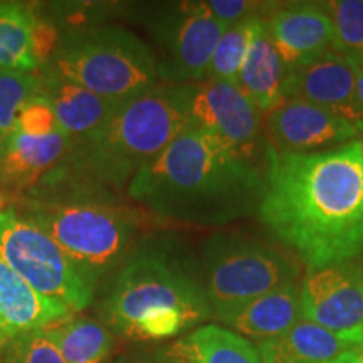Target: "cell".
<instances>
[{
  "instance_id": "obj_1",
  "label": "cell",
  "mask_w": 363,
  "mask_h": 363,
  "mask_svg": "<svg viewBox=\"0 0 363 363\" xmlns=\"http://www.w3.org/2000/svg\"><path fill=\"white\" fill-rule=\"evenodd\" d=\"M267 169L257 211L271 238L306 271L363 254L362 140L321 152H284L264 143Z\"/></svg>"
},
{
  "instance_id": "obj_2",
  "label": "cell",
  "mask_w": 363,
  "mask_h": 363,
  "mask_svg": "<svg viewBox=\"0 0 363 363\" xmlns=\"http://www.w3.org/2000/svg\"><path fill=\"white\" fill-rule=\"evenodd\" d=\"M266 180L254 160L190 123L128 184V195L180 224L222 227L257 216Z\"/></svg>"
},
{
  "instance_id": "obj_3",
  "label": "cell",
  "mask_w": 363,
  "mask_h": 363,
  "mask_svg": "<svg viewBox=\"0 0 363 363\" xmlns=\"http://www.w3.org/2000/svg\"><path fill=\"white\" fill-rule=\"evenodd\" d=\"M103 308L111 328L136 342L172 338L214 316L201 276L163 242L125 262Z\"/></svg>"
},
{
  "instance_id": "obj_4",
  "label": "cell",
  "mask_w": 363,
  "mask_h": 363,
  "mask_svg": "<svg viewBox=\"0 0 363 363\" xmlns=\"http://www.w3.org/2000/svg\"><path fill=\"white\" fill-rule=\"evenodd\" d=\"M194 84H158L121 103L110 120L79 140V162L98 180L123 185L192 123Z\"/></svg>"
},
{
  "instance_id": "obj_5",
  "label": "cell",
  "mask_w": 363,
  "mask_h": 363,
  "mask_svg": "<svg viewBox=\"0 0 363 363\" xmlns=\"http://www.w3.org/2000/svg\"><path fill=\"white\" fill-rule=\"evenodd\" d=\"M54 76L99 96L125 103L158 86L157 56L123 27H98L67 34L51 59Z\"/></svg>"
},
{
  "instance_id": "obj_6",
  "label": "cell",
  "mask_w": 363,
  "mask_h": 363,
  "mask_svg": "<svg viewBox=\"0 0 363 363\" xmlns=\"http://www.w3.org/2000/svg\"><path fill=\"white\" fill-rule=\"evenodd\" d=\"M299 274L291 252L252 234L222 230L203 242L201 278L216 318L281 286L299 283Z\"/></svg>"
},
{
  "instance_id": "obj_7",
  "label": "cell",
  "mask_w": 363,
  "mask_h": 363,
  "mask_svg": "<svg viewBox=\"0 0 363 363\" xmlns=\"http://www.w3.org/2000/svg\"><path fill=\"white\" fill-rule=\"evenodd\" d=\"M26 217L51 235L91 289L121 261L135 230L123 211L99 203H34Z\"/></svg>"
},
{
  "instance_id": "obj_8",
  "label": "cell",
  "mask_w": 363,
  "mask_h": 363,
  "mask_svg": "<svg viewBox=\"0 0 363 363\" xmlns=\"http://www.w3.org/2000/svg\"><path fill=\"white\" fill-rule=\"evenodd\" d=\"M0 257L30 288L71 311L84 310L93 299V289L51 235L12 207L0 211Z\"/></svg>"
},
{
  "instance_id": "obj_9",
  "label": "cell",
  "mask_w": 363,
  "mask_h": 363,
  "mask_svg": "<svg viewBox=\"0 0 363 363\" xmlns=\"http://www.w3.org/2000/svg\"><path fill=\"white\" fill-rule=\"evenodd\" d=\"M147 26L158 49L157 69L163 83L197 84L207 79L225 27L207 12L203 2L162 6Z\"/></svg>"
},
{
  "instance_id": "obj_10",
  "label": "cell",
  "mask_w": 363,
  "mask_h": 363,
  "mask_svg": "<svg viewBox=\"0 0 363 363\" xmlns=\"http://www.w3.org/2000/svg\"><path fill=\"white\" fill-rule=\"evenodd\" d=\"M303 318L363 350V257L306 271L301 281Z\"/></svg>"
},
{
  "instance_id": "obj_11",
  "label": "cell",
  "mask_w": 363,
  "mask_h": 363,
  "mask_svg": "<svg viewBox=\"0 0 363 363\" xmlns=\"http://www.w3.org/2000/svg\"><path fill=\"white\" fill-rule=\"evenodd\" d=\"M192 123L254 160L262 138V113L238 83L207 78L194 84Z\"/></svg>"
},
{
  "instance_id": "obj_12",
  "label": "cell",
  "mask_w": 363,
  "mask_h": 363,
  "mask_svg": "<svg viewBox=\"0 0 363 363\" xmlns=\"http://www.w3.org/2000/svg\"><path fill=\"white\" fill-rule=\"evenodd\" d=\"M283 96L333 111L363 133V111L357 101L355 66L338 51L325 52L306 65L286 71Z\"/></svg>"
},
{
  "instance_id": "obj_13",
  "label": "cell",
  "mask_w": 363,
  "mask_h": 363,
  "mask_svg": "<svg viewBox=\"0 0 363 363\" xmlns=\"http://www.w3.org/2000/svg\"><path fill=\"white\" fill-rule=\"evenodd\" d=\"M271 145L284 152L310 153L342 147L362 133L345 118L316 104L284 99L267 113Z\"/></svg>"
},
{
  "instance_id": "obj_14",
  "label": "cell",
  "mask_w": 363,
  "mask_h": 363,
  "mask_svg": "<svg viewBox=\"0 0 363 363\" xmlns=\"http://www.w3.org/2000/svg\"><path fill=\"white\" fill-rule=\"evenodd\" d=\"M264 19L286 71L338 51L333 26L320 2L272 4Z\"/></svg>"
},
{
  "instance_id": "obj_15",
  "label": "cell",
  "mask_w": 363,
  "mask_h": 363,
  "mask_svg": "<svg viewBox=\"0 0 363 363\" xmlns=\"http://www.w3.org/2000/svg\"><path fill=\"white\" fill-rule=\"evenodd\" d=\"M69 315V308L39 294L0 257V331L4 340L52 328Z\"/></svg>"
},
{
  "instance_id": "obj_16",
  "label": "cell",
  "mask_w": 363,
  "mask_h": 363,
  "mask_svg": "<svg viewBox=\"0 0 363 363\" xmlns=\"http://www.w3.org/2000/svg\"><path fill=\"white\" fill-rule=\"evenodd\" d=\"M301 318V283H291L251 299L217 316V320L230 326L242 338L259 345L286 333Z\"/></svg>"
},
{
  "instance_id": "obj_17",
  "label": "cell",
  "mask_w": 363,
  "mask_h": 363,
  "mask_svg": "<svg viewBox=\"0 0 363 363\" xmlns=\"http://www.w3.org/2000/svg\"><path fill=\"white\" fill-rule=\"evenodd\" d=\"M43 93L52 104L59 130L69 138H83L101 128L121 104L54 74L43 81Z\"/></svg>"
},
{
  "instance_id": "obj_18",
  "label": "cell",
  "mask_w": 363,
  "mask_h": 363,
  "mask_svg": "<svg viewBox=\"0 0 363 363\" xmlns=\"http://www.w3.org/2000/svg\"><path fill=\"white\" fill-rule=\"evenodd\" d=\"M286 67L272 44L264 16L254 29L251 45L240 67L238 84L261 113H269L284 101L283 81Z\"/></svg>"
},
{
  "instance_id": "obj_19",
  "label": "cell",
  "mask_w": 363,
  "mask_h": 363,
  "mask_svg": "<svg viewBox=\"0 0 363 363\" xmlns=\"http://www.w3.org/2000/svg\"><path fill=\"white\" fill-rule=\"evenodd\" d=\"M350 348L345 340L306 318L279 337L257 345L262 363H328Z\"/></svg>"
},
{
  "instance_id": "obj_20",
  "label": "cell",
  "mask_w": 363,
  "mask_h": 363,
  "mask_svg": "<svg viewBox=\"0 0 363 363\" xmlns=\"http://www.w3.org/2000/svg\"><path fill=\"white\" fill-rule=\"evenodd\" d=\"M69 142L61 130L45 136L13 131L0 158V179L9 184L33 182L62 157Z\"/></svg>"
},
{
  "instance_id": "obj_21",
  "label": "cell",
  "mask_w": 363,
  "mask_h": 363,
  "mask_svg": "<svg viewBox=\"0 0 363 363\" xmlns=\"http://www.w3.org/2000/svg\"><path fill=\"white\" fill-rule=\"evenodd\" d=\"M38 16L27 4L0 2V69L33 72L39 67L34 54Z\"/></svg>"
},
{
  "instance_id": "obj_22",
  "label": "cell",
  "mask_w": 363,
  "mask_h": 363,
  "mask_svg": "<svg viewBox=\"0 0 363 363\" xmlns=\"http://www.w3.org/2000/svg\"><path fill=\"white\" fill-rule=\"evenodd\" d=\"M48 331L66 363H104L113 350L110 330L88 318L62 321Z\"/></svg>"
},
{
  "instance_id": "obj_23",
  "label": "cell",
  "mask_w": 363,
  "mask_h": 363,
  "mask_svg": "<svg viewBox=\"0 0 363 363\" xmlns=\"http://www.w3.org/2000/svg\"><path fill=\"white\" fill-rule=\"evenodd\" d=\"M182 342L195 363H262L249 340L219 325H203Z\"/></svg>"
},
{
  "instance_id": "obj_24",
  "label": "cell",
  "mask_w": 363,
  "mask_h": 363,
  "mask_svg": "<svg viewBox=\"0 0 363 363\" xmlns=\"http://www.w3.org/2000/svg\"><path fill=\"white\" fill-rule=\"evenodd\" d=\"M262 16L264 13H256L227 27L212 54L207 78L238 83L240 67L246 61L249 45H251L254 29Z\"/></svg>"
},
{
  "instance_id": "obj_25",
  "label": "cell",
  "mask_w": 363,
  "mask_h": 363,
  "mask_svg": "<svg viewBox=\"0 0 363 363\" xmlns=\"http://www.w3.org/2000/svg\"><path fill=\"white\" fill-rule=\"evenodd\" d=\"M40 91L43 79L33 72L0 69V147L4 152L24 106Z\"/></svg>"
},
{
  "instance_id": "obj_26",
  "label": "cell",
  "mask_w": 363,
  "mask_h": 363,
  "mask_svg": "<svg viewBox=\"0 0 363 363\" xmlns=\"http://www.w3.org/2000/svg\"><path fill=\"white\" fill-rule=\"evenodd\" d=\"M333 26L337 49L352 65L363 59V0L320 2Z\"/></svg>"
},
{
  "instance_id": "obj_27",
  "label": "cell",
  "mask_w": 363,
  "mask_h": 363,
  "mask_svg": "<svg viewBox=\"0 0 363 363\" xmlns=\"http://www.w3.org/2000/svg\"><path fill=\"white\" fill-rule=\"evenodd\" d=\"M6 363H66L48 330H34L9 338L4 347Z\"/></svg>"
},
{
  "instance_id": "obj_28",
  "label": "cell",
  "mask_w": 363,
  "mask_h": 363,
  "mask_svg": "<svg viewBox=\"0 0 363 363\" xmlns=\"http://www.w3.org/2000/svg\"><path fill=\"white\" fill-rule=\"evenodd\" d=\"M16 131H22V133L34 136H45L59 131V125L56 115H54L52 104L43 91H40L39 94H35V96L26 104L24 110L21 113Z\"/></svg>"
},
{
  "instance_id": "obj_29",
  "label": "cell",
  "mask_w": 363,
  "mask_h": 363,
  "mask_svg": "<svg viewBox=\"0 0 363 363\" xmlns=\"http://www.w3.org/2000/svg\"><path fill=\"white\" fill-rule=\"evenodd\" d=\"M203 6L207 12L227 29L256 13H266L272 4L247 2V0H208V2H203Z\"/></svg>"
},
{
  "instance_id": "obj_30",
  "label": "cell",
  "mask_w": 363,
  "mask_h": 363,
  "mask_svg": "<svg viewBox=\"0 0 363 363\" xmlns=\"http://www.w3.org/2000/svg\"><path fill=\"white\" fill-rule=\"evenodd\" d=\"M152 363H195L190 355L184 342L167 345V347L158 348L155 353H152Z\"/></svg>"
},
{
  "instance_id": "obj_31",
  "label": "cell",
  "mask_w": 363,
  "mask_h": 363,
  "mask_svg": "<svg viewBox=\"0 0 363 363\" xmlns=\"http://www.w3.org/2000/svg\"><path fill=\"white\" fill-rule=\"evenodd\" d=\"M115 363H152V355L142 352H131L121 355Z\"/></svg>"
},
{
  "instance_id": "obj_32",
  "label": "cell",
  "mask_w": 363,
  "mask_h": 363,
  "mask_svg": "<svg viewBox=\"0 0 363 363\" xmlns=\"http://www.w3.org/2000/svg\"><path fill=\"white\" fill-rule=\"evenodd\" d=\"M355 74H357V101L360 110L363 111V59L355 62Z\"/></svg>"
},
{
  "instance_id": "obj_33",
  "label": "cell",
  "mask_w": 363,
  "mask_h": 363,
  "mask_svg": "<svg viewBox=\"0 0 363 363\" xmlns=\"http://www.w3.org/2000/svg\"><path fill=\"white\" fill-rule=\"evenodd\" d=\"M328 363H363V358L355 348H350V350L343 352L342 355H338L335 360H331Z\"/></svg>"
},
{
  "instance_id": "obj_34",
  "label": "cell",
  "mask_w": 363,
  "mask_h": 363,
  "mask_svg": "<svg viewBox=\"0 0 363 363\" xmlns=\"http://www.w3.org/2000/svg\"><path fill=\"white\" fill-rule=\"evenodd\" d=\"M7 195L4 192H0V211H4V208H7Z\"/></svg>"
},
{
  "instance_id": "obj_35",
  "label": "cell",
  "mask_w": 363,
  "mask_h": 363,
  "mask_svg": "<svg viewBox=\"0 0 363 363\" xmlns=\"http://www.w3.org/2000/svg\"><path fill=\"white\" fill-rule=\"evenodd\" d=\"M2 155H4V148L0 147V158H2Z\"/></svg>"
},
{
  "instance_id": "obj_36",
  "label": "cell",
  "mask_w": 363,
  "mask_h": 363,
  "mask_svg": "<svg viewBox=\"0 0 363 363\" xmlns=\"http://www.w3.org/2000/svg\"><path fill=\"white\" fill-rule=\"evenodd\" d=\"M4 340V335H2V331H0V342H2Z\"/></svg>"
},
{
  "instance_id": "obj_37",
  "label": "cell",
  "mask_w": 363,
  "mask_h": 363,
  "mask_svg": "<svg viewBox=\"0 0 363 363\" xmlns=\"http://www.w3.org/2000/svg\"><path fill=\"white\" fill-rule=\"evenodd\" d=\"M357 352H358V350H357ZM358 353H360V357L363 358V350H362V352H358Z\"/></svg>"
}]
</instances>
